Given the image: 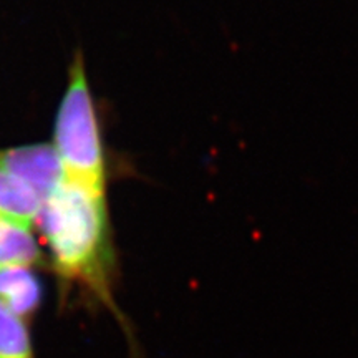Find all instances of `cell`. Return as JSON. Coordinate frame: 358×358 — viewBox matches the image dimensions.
Wrapping results in <instances>:
<instances>
[{"label": "cell", "instance_id": "cell-7", "mask_svg": "<svg viewBox=\"0 0 358 358\" xmlns=\"http://www.w3.org/2000/svg\"><path fill=\"white\" fill-rule=\"evenodd\" d=\"M0 358H34V347L24 319L0 302Z\"/></svg>", "mask_w": 358, "mask_h": 358}, {"label": "cell", "instance_id": "cell-2", "mask_svg": "<svg viewBox=\"0 0 358 358\" xmlns=\"http://www.w3.org/2000/svg\"><path fill=\"white\" fill-rule=\"evenodd\" d=\"M55 150L71 181L105 194V161L100 131L82 60L71 66L55 124Z\"/></svg>", "mask_w": 358, "mask_h": 358}, {"label": "cell", "instance_id": "cell-5", "mask_svg": "<svg viewBox=\"0 0 358 358\" xmlns=\"http://www.w3.org/2000/svg\"><path fill=\"white\" fill-rule=\"evenodd\" d=\"M43 201L24 182L0 169V216L24 227L38 219Z\"/></svg>", "mask_w": 358, "mask_h": 358}, {"label": "cell", "instance_id": "cell-1", "mask_svg": "<svg viewBox=\"0 0 358 358\" xmlns=\"http://www.w3.org/2000/svg\"><path fill=\"white\" fill-rule=\"evenodd\" d=\"M38 221L58 274L82 280L106 301L108 224L105 194L65 179L43 201Z\"/></svg>", "mask_w": 358, "mask_h": 358}, {"label": "cell", "instance_id": "cell-6", "mask_svg": "<svg viewBox=\"0 0 358 358\" xmlns=\"http://www.w3.org/2000/svg\"><path fill=\"white\" fill-rule=\"evenodd\" d=\"M40 257L38 245L29 227L0 216V268L35 264Z\"/></svg>", "mask_w": 358, "mask_h": 358}, {"label": "cell", "instance_id": "cell-4", "mask_svg": "<svg viewBox=\"0 0 358 358\" xmlns=\"http://www.w3.org/2000/svg\"><path fill=\"white\" fill-rule=\"evenodd\" d=\"M42 299L40 282L27 266L0 268V302L20 319L37 310Z\"/></svg>", "mask_w": 358, "mask_h": 358}, {"label": "cell", "instance_id": "cell-3", "mask_svg": "<svg viewBox=\"0 0 358 358\" xmlns=\"http://www.w3.org/2000/svg\"><path fill=\"white\" fill-rule=\"evenodd\" d=\"M0 169L29 186L45 201L65 181V169L55 146L35 145L0 151Z\"/></svg>", "mask_w": 358, "mask_h": 358}]
</instances>
